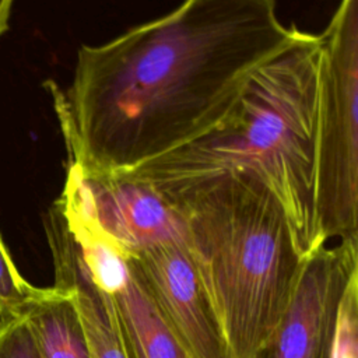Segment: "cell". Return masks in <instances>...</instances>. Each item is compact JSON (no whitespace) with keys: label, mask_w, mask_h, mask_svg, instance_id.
Masks as SVG:
<instances>
[{"label":"cell","mask_w":358,"mask_h":358,"mask_svg":"<svg viewBox=\"0 0 358 358\" xmlns=\"http://www.w3.org/2000/svg\"><path fill=\"white\" fill-rule=\"evenodd\" d=\"M320 48V35L299 31L256 71L218 129L122 178L145 183L164 197L227 172L253 173L280 200L303 255L323 246L315 218Z\"/></svg>","instance_id":"obj_2"},{"label":"cell","mask_w":358,"mask_h":358,"mask_svg":"<svg viewBox=\"0 0 358 358\" xmlns=\"http://www.w3.org/2000/svg\"><path fill=\"white\" fill-rule=\"evenodd\" d=\"M45 232L55 268L53 287L67 289L76 302L91 358H129L112 302L88 275L62 210L53 203L45 215Z\"/></svg>","instance_id":"obj_8"},{"label":"cell","mask_w":358,"mask_h":358,"mask_svg":"<svg viewBox=\"0 0 358 358\" xmlns=\"http://www.w3.org/2000/svg\"><path fill=\"white\" fill-rule=\"evenodd\" d=\"M0 358H41L22 315L0 319Z\"/></svg>","instance_id":"obj_13"},{"label":"cell","mask_w":358,"mask_h":358,"mask_svg":"<svg viewBox=\"0 0 358 358\" xmlns=\"http://www.w3.org/2000/svg\"><path fill=\"white\" fill-rule=\"evenodd\" d=\"M329 358H358V275L341 298Z\"/></svg>","instance_id":"obj_11"},{"label":"cell","mask_w":358,"mask_h":358,"mask_svg":"<svg viewBox=\"0 0 358 358\" xmlns=\"http://www.w3.org/2000/svg\"><path fill=\"white\" fill-rule=\"evenodd\" d=\"M127 262V275L103 292L112 302L129 358H189L129 257Z\"/></svg>","instance_id":"obj_9"},{"label":"cell","mask_w":358,"mask_h":358,"mask_svg":"<svg viewBox=\"0 0 358 358\" xmlns=\"http://www.w3.org/2000/svg\"><path fill=\"white\" fill-rule=\"evenodd\" d=\"M35 289L20 274L0 235V319L21 315Z\"/></svg>","instance_id":"obj_12"},{"label":"cell","mask_w":358,"mask_h":358,"mask_svg":"<svg viewBox=\"0 0 358 358\" xmlns=\"http://www.w3.org/2000/svg\"><path fill=\"white\" fill-rule=\"evenodd\" d=\"M11 7H13L11 0H0V36L8 29Z\"/></svg>","instance_id":"obj_14"},{"label":"cell","mask_w":358,"mask_h":358,"mask_svg":"<svg viewBox=\"0 0 358 358\" xmlns=\"http://www.w3.org/2000/svg\"><path fill=\"white\" fill-rule=\"evenodd\" d=\"M358 275V239L310 252L278 324L252 358H329L338 308Z\"/></svg>","instance_id":"obj_6"},{"label":"cell","mask_w":358,"mask_h":358,"mask_svg":"<svg viewBox=\"0 0 358 358\" xmlns=\"http://www.w3.org/2000/svg\"><path fill=\"white\" fill-rule=\"evenodd\" d=\"M126 256L189 358H231L186 245L161 243Z\"/></svg>","instance_id":"obj_7"},{"label":"cell","mask_w":358,"mask_h":358,"mask_svg":"<svg viewBox=\"0 0 358 358\" xmlns=\"http://www.w3.org/2000/svg\"><path fill=\"white\" fill-rule=\"evenodd\" d=\"M56 201L67 218L96 231L124 255L161 243L186 245L180 214L145 183L122 176L87 178L69 162Z\"/></svg>","instance_id":"obj_5"},{"label":"cell","mask_w":358,"mask_h":358,"mask_svg":"<svg viewBox=\"0 0 358 358\" xmlns=\"http://www.w3.org/2000/svg\"><path fill=\"white\" fill-rule=\"evenodd\" d=\"M315 123V218L320 241L358 239V0L320 34Z\"/></svg>","instance_id":"obj_4"},{"label":"cell","mask_w":358,"mask_h":358,"mask_svg":"<svg viewBox=\"0 0 358 358\" xmlns=\"http://www.w3.org/2000/svg\"><path fill=\"white\" fill-rule=\"evenodd\" d=\"M21 315L41 358H91L74 298L67 289L36 287Z\"/></svg>","instance_id":"obj_10"},{"label":"cell","mask_w":358,"mask_h":358,"mask_svg":"<svg viewBox=\"0 0 358 358\" xmlns=\"http://www.w3.org/2000/svg\"><path fill=\"white\" fill-rule=\"evenodd\" d=\"M298 32L273 0H189L81 45L67 92L50 90L69 162L117 178L204 138Z\"/></svg>","instance_id":"obj_1"},{"label":"cell","mask_w":358,"mask_h":358,"mask_svg":"<svg viewBox=\"0 0 358 358\" xmlns=\"http://www.w3.org/2000/svg\"><path fill=\"white\" fill-rule=\"evenodd\" d=\"M162 199L185 222L189 257L231 358H252L284 315L306 259L285 210L242 171Z\"/></svg>","instance_id":"obj_3"}]
</instances>
